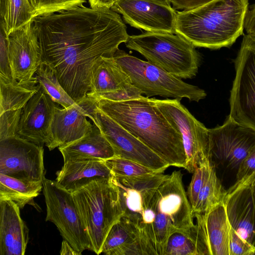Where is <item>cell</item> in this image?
<instances>
[{
  "mask_svg": "<svg viewBox=\"0 0 255 255\" xmlns=\"http://www.w3.org/2000/svg\"><path fill=\"white\" fill-rule=\"evenodd\" d=\"M7 43L13 79L21 83L37 80L42 55L33 21L11 33Z\"/></svg>",
  "mask_w": 255,
  "mask_h": 255,
  "instance_id": "17",
  "label": "cell"
},
{
  "mask_svg": "<svg viewBox=\"0 0 255 255\" xmlns=\"http://www.w3.org/2000/svg\"><path fill=\"white\" fill-rule=\"evenodd\" d=\"M234 63L236 76L228 117L255 130V36L244 35Z\"/></svg>",
  "mask_w": 255,
  "mask_h": 255,
  "instance_id": "9",
  "label": "cell"
},
{
  "mask_svg": "<svg viewBox=\"0 0 255 255\" xmlns=\"http://www.w3.org/2000/svg\"><path fill=\"white\" fill-rule=\"evenodd\" d=\"M0 28V75L13 79L8 57L7 36L1 24Z\"/></svg>",
  "mask_w": 255,
  "mask_h": 255,
  "instance_id": "37",
  "label": "cell"
},
{
  "mask_svg": "<svg viewBox=\"0 0 255 255\" xmlns=\"http://www.w3.org/2000/svg\"><path fill=\"white\" fill-rule=\"evenodd\" d=\"M226 193L213 164L209 176L199 194L193 214L204 213L223 202Z\"/></svg>",
  "mask_w": 255,
  "mask_h": 255,
  "instance_id": "31",
  "label": "cell"
},
{
  "mask_svg": "<svg viewBox=\"0 0 255 255\" xmlns=\"http://www.w3.org/2000/svg\"><path fill=\"white\" fill-rule=\"evenodd\" d=\"M213 165L208 159L200 163L193 173L187 192L192 210L195 207L199 194L209 176Z\"/></svg>",
  "mask_w": 255,
  "mask_h": 255,
  "instance_id": "34",
  "label": "cell"
},
{
  "mask_svg": "<svg viewBox=\"0 0 255 255\" xmlns=\"http://www.w3.org/2000/svg\"><path fill=\"white\" fill-rule=\"evenodd\" d=\"M210 160L225 163L238 169L244 159L255 148V130L228 117L223 125L208 129Z\"/></svg>",
  "mask_w": 255,
  "mask_h": 255,
  "instance_id": "11",
  "label": "cell"
},
{
  "mask_svg": "<svg viewBox=\"0 0 255 255\" xmlns=\"http://www.w3.org/2000/svg\"><path fill=\"white\" fill-rule=\"evenodd\" d=\"M0 22L8 36L35 17L28 0H0Z\"/></svg>",
  "mask_w": 255,
  "mask_h": 255,
  "instance_id": "29",
  "label": "cell"
},
{
  "mask_svg": "<svg viewBox=\"0 0 255 255\" xmlns=\"http://www.w3.org/2000/svg\"><path fill=\"white\" fill-rule=\"evenodd\" d=\"M237 170L236 181L255 171V148L244 159Z\"/></svg>",
  "mask_w": 255,
  "mask_h": 255,
  "instance_id": "38",
  "label": "cell"
},
{
  "mask_svg": "<svg viewBox=\"0 0 255 255\" xmlns=\"http://www.w3.org/2000/svg\"><path fill=\"white\" fill-rule=\"evenodd\" d=\"M92 129L81 138L58 147L64 162L83 160H106L115 157L114 149L99 127L93 123Z\"/></svg>",
  "mask_w": 255,
  "mask_h": 255,
  "instance_id": "24",
  "label": "cell"
},
{
  "mask_svg": "<svg viewBox=\"0 0 255 255\" xmlns=\"http://www.w3.org/2000/svg\"><path fill=\"white\" fill-rule=\"evenodd\" d=\"M43 193L46 206V221L54 223L61 236L79 253L91 250L86 228L72 193L54 180L44 178Z\"/></svg>",
  "mask_w": 255,
  "mask_h": 255,
  "instance_id": "8",
  "label": "cell"
},
{
  "mask_svg": "<svg viewBox=\"0 0 255 255\" xmlns=\"http://www.w3.org/2000/svg\"><path fill=\"white\" fill-rule=\"evenodd\" d=\"M43 189L42 181H28L0 173V200H10L20 209L33 202Z\"/></svg>",
  "mask_w": 255,
  "mask_h": 255,
  "instance_id": "27",
  "label": "cell"
},
{
  "mask_svg": "<svg viewBox=\"0 0 255 255\" xmlns=\"http://www.w3.org/2000/svg\"><path fill=\"white\" fill-rule=\"evenodd\" d=\"M28 229L20 208L10 200H0V255H24Z\"/></svg>",
  "mask_w": 255,
  "mask_h": 255,
  "instance_id": "22",
  "label": "cell"
},
{
  "mask_svg": "<svg viewBox=\"0 0 255 255\" xmlns=\"http://www.w3.org/2000/svg\"><path fill=\"white\" fill-rule=\"evenodd\" d=\"M22 110L9 111L0 114V140L17 136Z\"/></svg>",
  "mask_w": 255,
  "mask_h": 255,
  "instance_id": "35",
  "label": "cell"
},
{
  "mask_svg": "<svg viewBox=\"0 0 255 255\" xmlns=\"http://www.w3.org/2000/svg\"><path fill=\"white\" fill-rule=\"evenodd\" d=\"M90 118L112 146L115 157L127 159L158 172L170 166L156 153L98 107Z\"/></svg>",
  "mask_w": 255,
  "mask_h": 255,
  "instance_id": "12",
  "label": "cell"
},
{
  "mask_svg": "<svg viewBox=\"0 0 255 255\" xmlns=\"http://www.w3.org/2000/svg\"><path fill=\"white\" fill-rule=\"evenodd\" d=\"M101 253L107 255H155L141 229L123 217L108 232Z\"/></svg>",
  "mask_w": 255,
  "mask_h": 255,
  "instance_id": "21",
  "label": "cell"
},
{
  "mask_svg": "<svg viewBox=\"0 0 255 255\" xmlns=\"http://www.w3.org/2000/svg\"><path fill=\"white\" fill-rule=\"evenodd\" d=\"M112 177L98 178L72 193L89 235L91 251L97 255L112 226L124 215Z\"/></svg>",
  "mask_w": 255,
  "mask_h": 255,
  "instance_id": "5",
  "label": "cell"
},
{
  "mask_svg": "<svg viewBox=\"0 0 255 255\" xmlns=\"http://www.w3.org/2000/svg\"><path fill=\"white\" fill-rule=\"evenodd\" d=\"M118 0H88L92 8H111L114 4Z\"/></svg>",
  "mask_w": 255,
  "mask_h": 255,
  "instance_id": "41",
  "label": "cell"
},
{
  "mask_svg": "<svg viewBox=\"0 0 255 255\" xmlns=\"http://www.w3.org/2000/svg\"><path fill=\"white\" fill-rule=\"evenodd\" d=\"M55 103L40 87L23 109L17 135L37 145H45L57 107Z\"/></svg>",
  "mask_w": 255,
  "mask_h": 255,
  "instance_id": "18",
  "label": "cell"
},
{
  "mask_svg": "<svg viewBox=\"0 0 255 255\" xmlns=\"http://www.w3.org/2000/svg\"><path fill=\"white\" fill-rule=\"evenodd\" d=\"M170 123L180 132L186 156L185 169L193 173L209 159L208 128L198 121L178 99L151 98Z\"/></svg>",
  "mask_w": 255,
  "mask_h": 255,
  "instance_id": "10",
  "label": "cell"
},
{
  "mask_svg": "<svg viewBox=\"0 0 255 255\" xmlns=\"http://www.w3.org/2000/svg\"><path fill=\"white\" fill-rule=\"evenodd\" d=\"M113 58L129 76L133 86L147 98L159 96L198 102L206 97L204 90L124 51L119 49Z\"/></svg>",
  "mask_w": 255,
  "mask_h": 255,
  "instance_id": "7",
  "label": "cell"
},
{
  "mask_svg": "<svg viewBox=\"0 0 255 255\" xmlns=\"http://www.w3.org/2000/svg\"><path fill=\"white\" fill-rule=\"evenodd\" d=\"M224 202L232 227L255 246V205L251 186L244 178L227 191Z\"/></svg>",
  "mask_w": 255,
  "mask_h": 255,
  "instance_id": "19",
  "label": "cell"
},
{
  "mask_svg": "<svg viewBox=\"0 0 255 255\" xmlns=\"http://www.w3.org/2000/svg\"><path fill=\"white\" fill-rule=\"evenodd\" d=\"M42 62L75 102L87 96L94 65L113 57L129 35L119 13L83 5L33 20Z\"/></svg>",
  "mask_w": 255,
  "mask_h": 255,
  "instance_id": "1",
  "label": "cell"
},
{
  "mask_svg": "<svg viewBox=\"0 0 255 255\" xmlns=\"http://www.w3.org/2000/svg\"><path fill=\"white\" fill-rule=\"evenodd\" d=\"M42 146L18 136L0 140V173L28 181L45 177Z\"/></svg>",
  "mask_w": 255,
  "mask_h": 255,
  "instance_id": "13",
  "label": "cell"
},
{
  "mask_svg": "<svg viewBox=\"0 0 255 255\" xmlns=\"http://www.w3.org/2000/svg\"><path fill=\"white\" fill-rule=\"evenodd\" d=\"M249 4V0H214L193 10L177 11L175 33L195 47H229L244 34Z\"/></svg>",
  "mask_w": 255,
  "mask_h": 255,
  "instance_id": "3",
  "label": "cell"
},
{
  "mask_svg": "<svg viewBox=\"0 0 255 255\" xmlns=\"http://www.w3.org/2000/svg\"><path fill=\"white\" fill-rule=\"evenodd\" d=\"M97 107L156 153L170 166L185 169L180 132L146 97L124 101L96 99Z\"/></svg>",
  "mask_w": 255,
  "mask_h": 255,
  "instance_id": "2",
  "label": "cell"
},
{
  "mask_svg": "<svg viewBox=\"0 0 255 255\" xmlns=\"http://www.w3.org/2000/svg\"><path fill=\"white\" fill-rule=\"evenodd\" d=\"M169 176L163 172L132 177L113 176L124 213L123 217L139 226L156 191Z\"/></svg>",
  "mask_w": 255,
  "mask_h": 255,
  "instance_id": "16",
  "label": "cell"
},
{
  "mask_svg": "<svg viewBox=\"0 0 255 255\" xmlns=\"http://www.w3.org/2000/svg\"><path fill=\"white\" fill-rule=\"evenodd\" d=\"M125 45L148 62L180 79H191L198 72L201 57L195 47L178 34L146 32L129 36Z\"/></svg>",
  "mask_w": 255,
  "mask_h": 255,
  "instance_id": "6",
  "label": "cell"
},
{
  "mask_svg": "<svg viewBox=\"0 0 255 255\" xmlns=\"http://www.w3.org/2000/svg\"><path fill=\"white\" fill-rule=\"evenodd\" d=\"M153 1H156L162 3H167V4H170L169 0H151Z\"/></svg>",
  "mask_w": 255,
  "mask_h": 255,
  "instance_id": "44",
  "label": "cell"
},
{
  "mask_svg": "<svg viewBox=\"0 0 255 255\" xmlns=\"http://www.w3.org/2000/svg\"><path fill=\"white\" fill-rule=\"evenodd\" d=\"M97 107L95 98L87 96L67 108L55 109L50 137L45 145L50 150L68 145L84 136L93 128L87 119Z\"/></svg>",
  "mask_w": 255,
  "mask_h": 255,
  "instance_id": "15",
  "label": "cell"
},
{
  "mask_svg": "<svg viewBox=\"0 0 255 255\" xmlns=\"http://www.w3.org/2000/svg\"><path fill=\"white\" fill-rule=\"evenodd\" d=\"M60 254L61 255H81L78 252L75 251L74 248L67 242L64 240L62 243L61 249Z\"/></svg>",
  "mask_w": 255,
  "mask_h": 255,
  "instance_id": "42",
  "label": "cell"
},
{
  "mask_svg": "<svg viewBox=\"0 0 255 255\" xmlns=\"http://www.w3.org/2000/svg\"><path fill=\"white\" fill-rule=\"evenodd\" d=\"M207 255H230L231 224L223 202L206 212L193 215Z\"/></svg>",
  "mask_w": 255,
  "mask_h": 255,
  "instance_id": "20",
  "label": "cell"
},
{
  "mask_svg": "<svg viewBox=\"0 0 255 255\" xmlns=\"http://www.w3.org/2000/svg\"><path fill=\"white\" fill-rule=\"evenodd\" d=\"M87 0H28L35 17L80 6Z\"/></svg>",
  "mask_w": 255,
  "mask_h": 255,
  "instance_id": "33",
  "label": "cell"
},
{
  "mask_svg": "<svg viewBox=\"0 0 255 255\" xmlns=\"http://www.w3.org/2000/svg\"><path fill=\"white\" fill-rule=\"evenodd\" d=\"M214 0H169L175 10L188 11L203 6Z\"/></svg>",
  "mask_w": 255,
  "mask_h": 255,
  "instance_id": "39",
  "label": "cell"
},
{
  "mask_svg": "<svg viewBox=\"0 0 255 255\" xmlns=\"http://www.w3.org/2000/svg\"><path fill=\"white\" fill-rule=\"evenodd\" d=\"M230 255H254L255 246L242 238L231 226Z\"/></svg>",
  "mask_w": 255,
  "mask_h": 255,
  "instance_id": "36",
  "label": "cell"
},
{
  "mask_svg": "<svg viewBox=\"0 0 255 255\" xmlns=\"http://www.w3.org/2000/svg\"><path fill=\"white\" fill-rule=\"evenodd\" d=\"M111 9L136 28L175 33L177 12L170 4L151 0H118Z\"/></svg>",
  "mask_w": 255,
  "mask_h": 255,
  "instance_id": "14",
  "label": "cell"
},
{
  "mask_svg": "<svg viewBox=\"0 0 255 255\" xmlns=\"http://www.w3.org/2000/svg\"><path fill=\"white\" fill-rule=\"evenodd\" d=\"M245 178L247 179L251 186L253 195L254 204L255 205V171Z\"/></svg>",
  "mask_w": 255,
  "mask_h": 255,
  "instance_id": "43",
  "label": "cell"
},
{
  "mask_svg": "<svg viewBox=\"0 0 255 255\" xmlns=\"http://www.w3.org/2000/svg\"><path fill=\"white\" fill-rule=\"evenodd\" d=\"M40 87L37 80L21 83L0 75V114L22 110Z\"/></svg>",
  "mask_w": 255,
  "mask_h": 255,
  "instance_id": "26",
  "label": "cell"
},
{
  "mask_svg": "<svg viewBox=\"0 0 255 255\" xmlns=\"http://www.w3.org/2000/svg\"><path fill=\"white\" fill-rule=\"evenodd\" d=\"M244 29L247 34L255 36V2L249 7Z\"/></svg>",
  "mask_w": 255,
  "mask_h": 255,
  "instance_id": "40",
  "label": "cell"
},
{
  "mask_svg": "<svg viewBox=\"0 0 255 255\" xmlns=\"http://www.w3.org/2000/svg\"><path fill=\"white\" fill-rule=\"evenodd\" d=\"M56 174L57 183L72 193L94 180L113 176L104 160L101 159L64 162L61 169Z\"/></svg>",
  "mask_w": 255,
  "mask_h": 255,
  "instance_id": "23",
  "label": "cell"
},
{
  "mask_svg": "<svg viewBox=\"0 0 255 255\" xmlns=\"http://www.w3.org/2000/svg\"><path fill=\"white\" fill-rule=\"evenodd\" d=\"M181 171H174L159 186L138 226L155 255H163L168 238L173 232L194 225L191 204L184 189Z\"/></svg>",
  "mask_w": 255,
  "mask_h": 255,
  "instance_id": "4",
  "label": "cell"
},
{
  "mask_svg": "<svg viewBox=\"0 0 255 255\" xmlns=\"http://www.w3.org/2000/svg\"><path fill=\"white\" fill-rule=\"evenodd\" d=\"M206 250L196 224L188 229L171 234L163 255H205Z\"/></svg>",
  "mask_w": 255,
  "mask_h": 255,
  "instance_id": "28",
  "label": "cell"
},
{
  "mask_svg": "<svg viewBox=\"0 0 255 255\" xmlns=\"http://www.w3.org/2000/svg\"><path fill=\"white\" fill-rule=\"evenodd\" d=\"M35 76L38 84L55 103L64 108L75 103L59 82L54 71L48 65L42 62Z\"/></svg>",
  "mask_w": 255,
  "mask_h": 255,
  "instance_id": "30",
  "label": "cell"
},
{
  "mask_svg": "<svg viewBox=\"0 0 255 255\" xmlns=\"http://www.w3.org/2000/svg\"><path fill=\"white\" fill-rule=\"evenodd\" d=\"M133 86L129 76L113 57H102L93 68L90 90L87 96L95 97L105 93L128 90Z\"/></svg>",
  "mask_w": 255,
  "mask_h": 255,
  "instance_id": "25",
  "label": "cell"
},
{
  "mask_svg": "<svg viewBox=\"0 0 255 255\" xmlns=\"http://www.w3.org/2000/svg\"><path fill=\"white\" fill-rule=\"evenodd\" d=\"M104 161L113 176L132 177L158 172L133 161L114 157Z\"/></svg>",
  "mask_w": 255,
  "mask_h": 255,
  "instance_id": "32",
  "label": "cell"
}]
</instances>
